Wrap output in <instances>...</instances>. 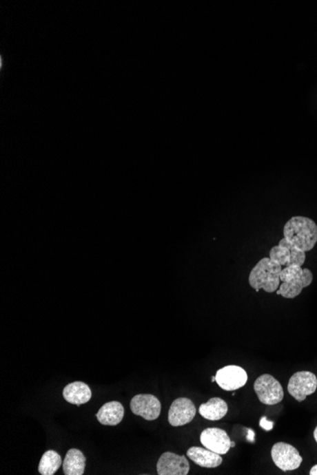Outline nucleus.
<instances>
[{
	"instance_id": "f257e3e1",
	"label": "nucleus",
	"mask_w": 317,
	"mask_h": 475,
	"mask_svg": "<svg viewBox=\"0 0 317 475\" xmlns=\"http://www.w3.org/2000/svg\"><path fill=\"white\" fill-rule=\"evenodd\" d=\"M283 233L288 242L305 253L313 250L317 243V225L309 218H292L284 226Z\"/></svg>"
},
{
	"instance_id": "f03ea898",
	"label": "nucleus",
	"mask_w": 317,
	"mask_h": 475,
	"mask_svg": "<svg viewBox=\"0 0 317 475\" xmlns=\"http://www.w3.org/2000/svg\"><path fill=\"white\" fill-rule=\"evenodd\" d=\"M283 266L274 262L270 258L264 257L249 275V284L258 293L263 290L268 293H273L278 290L280 284V273Z\"/></svg>"
},
{
	"instance_id": "7ed1b4c3",
	"label": "nucleus",
	"mask_w": 317,
	"mask_h": 475,
	"mask_svg": "<svg viewBox=\"0 0 317 475\" xmlns=\"http://www.w3.org/2000/svg\"><path fill=\"white\" fill-rule=\"evenodd\" d=\"M313 279V273L309 268L288 266L281 271L280 281L283 284L279 286L276 293L287 299L298 297L303 288L311 285Z\"/></svg>"
},
{
	"instance_id": "20e7f679",
	"label": "nucleus",
	"mask_w": 317,
	"mask_h": 475,
	"mask_svg": "<svg viewBox=\"0 0 317 475\" xmlns=\"http://www.w3.org/2000/svg\"><path fill=\"white\" fill-rule=\"evenodd\" d=\"M254 389L261 403L265 405H276L283 401L284 391L278 379L269 374H264L256 379Z\"/></svg>"
},
{
	"instance_id": "39448f33",
	"label": "nucleus",
	"mask_w": 317,
	"mask_h": 475,
	"mask_svg": "<svg viewBox=\"0 0 317 475\" xmlns=\"http://www.w3.org/2000/svg\"><path fill=\"white\" fill-rule=\"evenodd\" d=\"M271 456L276 466L283 472L298 469L303 461L298 450L285 442H278L274 445Z\"/></svg>"
},
{
	"instance_id": "423d86ee",
	"label": "nucleus",
	"mask_w": 317,
	"mask_h": 475,
	"mask_svg": "<svg viewBox=\"0 0 317 475\" xmlns=\"http://www.w3.org/2000/svg\"><path fill=\"white\" fill-rule=\"evenodd\" d=\"M270 259L280 266H298L302 267L305 263V251L294 247L290 242L283 238L279 241L278 246L271 249Z\"/></svg>"
},
{
	"instance_id": "0eeeda50",
	"label": "nucleus",
	"mask_w": 317,
	"mask_h": 475,
	"mask_svg": "<svg viewBox=\"0 0 317 475\" xmlns=\"http://www.w3.org/2000/svg\"><path fill=\"white\" fill-rule=\"evenodd\" d=\"M317 389V378L309 371L296 372L291 377L288 383V392L296 401L302 402L311 396Z\"/></svg>"
},
{
	"instance_id": "6e6552de",
	"label": "nucleus",
	"mask_w": 317,
	"mask_h": 475,
	"mask_svg": "<svg viewBox=\"0 0 317 475\" xmlns=\"http://www.w3.org/2000/svg\"><path fill=\"white\" fill-rule=\"evenodd\" d=\"M248 375L243 367L228 366L223 367L216 374V383L225 391L238 390L245 386Z\"/></svg>"
},
{
	"instance_id": "1a4fd4ad",
	"label": "nucleus",
	"mask_w": 317,
	"mask_h": 475,
	"mask_svg": "<svg viewBox=\"0 0 317 475\" xmlns=\"http://www.w3.org/2000/svg\"><path fill=\"white\" fill-rule=\"evenodd\" d=\"M130 409L136 416H142L145 421H155L161 414L162 405L158 398L153 394H140L132 398Z\"/></svg>"
},
{
	"instance_id": "9d476101",
	"label": "nucleus",
	"mask_w": 317,
	"mask_h": 475,
	"mask_svg": "<svg viewBox=\"0 0 317 475\" xmlns=\"http://www.w3.org/2000/svg\"><path fill=\"white\" fill-rule=\"evenodd\" d=\"M190 465L185 456H178L174 452H167L158 460V475H187Z\"/></svg>"
},
{
	"instance_id": "9b49d317",
	"label": "nucleus",
	"mask_w": 317,
	"mask_h": 475,
	"mask_svg": "<svg viewBox=\"0 0 317 475\" xmlns=\"http://www.w3.org/2000/svg\"><path fill=\"white\" fill-rule=\"evenodd\" d=\"M196 416V407L190 399L180 398L171 404L168 412V421L173 427L186 425Z\"/></svg>"
},
{
	"instance_id": "f8f14e48",
	"label": "nucleus",
	"mask_w": 317,
	"mask_h": 475,
	"mask_svg": "<svg viewBox=\"0 0 317 475\" xmlns=\"http://www.w3.org/2000/svg\"><path fill=\"white\" fill-rule=\"evenodd\" d=\"M201 442L205 448L217 452L218 454H226L232 447V441L225 430L207 428L203 430L201 434Z\"/></svg>"
},
{
	"instance_id": "ddd939ff",
	"label": "nucleus",
	"mask_w": 317,
	"mask_h": 475,
	"mask_svg": "<svg viewBox=\"0 0 317 475\" xmlns=\"http://www.w3.org/2000/svg\"><path fill=\"white\" fill-rule=\"evenodd\" d=\"M186 454L194 463L200 467H207V469H214L223 463V457L221 454L211 450L201 448V447H191Z\"/></svg>"
},
{
	"instance_id": "4468645a",
	"label": "nucleus",
	"mask_w": 317,
	"mask_h": 475,
	"mask_svg": "<svg viewBox=\"0 0 317 475\" xmlns=\"http://www.w3.org/2000/svg\"><path fill=\"white\" fill-rule=\"evenodd\" d=\"M124 406L120 402L110 401L101 407L96 417L103 425L116 426L124 419Z\"/></svg>"
},
{
	"instance_id": "2eb2a0df",
	"label": "nucleus",
	"mask_w": 317,
	"mask_h": 475,
	"mask_svg": "<svg viewBox=\"0 0 317 475\" xmlns=\"http://www.w3.org/2000/svg\"><path fill=\"white\" fill-rule=\"evenodd\" d=\"M63 397L69 403L80 406L90 401L92 390L88 384L82 381H74L65 387L63 390Z\"/></svg>"
},
{
	"instance_id": "dca6fc26",
	"label": "nucleus",
	"mask_w": 317,
	"mask_h": 475,
	"mask_svg": "<svg viewBox=\"0 0 317 475\" xmlns=\"http://www.w3.org/2000/svg\"><path fill=\"white\" fill-rule=\"evenodd\" d=\"M228 412V405L225 401L221 398L209 399L198 408V413L203 419L211 421H217L223 419Z\"/></svg>"
},
{
	"instance_id": "f3484780",
	"label": "nucleus",
	"mask_w": 317,
	"mask_h": 475,
	"mask_svg": "<svg viewBox=\"0 0 317 475\" xmlns=\"http://www.w3.org/2000/svg\"><path fill=\"white\" fill-rule=\"evenodd\" d=\"M85 457L81 451L77 449H70L67 452L63 471L66 475H83L85 472Z\"/></svg>"
},
{
	"instance_id": "a211bd4d",
	"label": "nucleus",
	"mask_w": 317,
	"mask_h": 475,
	"mask_svg": "<svg viewBox=\"0 0 317 475\" xmlns=\"http://www.w3.org/2000/svg\"><path fill=\"white\" fill-rule=\"evenodd\" d=\"M62 466V458L57 452L50 450L43 454L39 466V472L42 475H54Z\"/></svg>"
},
{
	"instance_id": "6ab92c4d",
	"label": "nucleus",
	"mask_w": 317,
	"mask_h": 475,
	"mask_svg": "<svg viewBox=\"0 0 317 475\" xmlns=\"http://www.w3.org/2000/svg\"><path fill=\"white\" fill-rule=\"evenodd\" d=\"M309 475H317V465H314V466L311 467V471H309Z\"/></svg>"
},
{
	"instance_id": "aec40b11",
	"label": "nucleus",
	"mask_w": 317,
	"mask_h": 475,
	"mask_svg": "<svg viewBox=\"0 0 317 475\" xmlns=\"http://www.w3.org/2000/svg\"><path fill=\"white\" fill-rule=\"evenodd\" d=\"M314 439H316V441L317 443V427H316V430H314Z\"/></svg>"
},
{
	"instance_id": "412c9836",
	"label": "nucleus",
	"mask_w": 317,
	"mask_h": 475,
	"mask_svg": "<svg viewBox=\"0 0 317 475\" xmlns=\"http://www.w3.org/2000/svg\"><path fill=\"white\" fill-rule=\"evenodd\" d=\"M212 381H216V376H215V377H213V378H212Z\"/></svg>"
}]
</instances>
